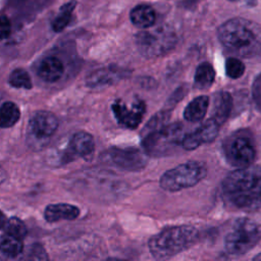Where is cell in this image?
Wrapping results in <instances>:
<instances>
[{"mask_svg":"<svg viewBox=\"0 0 261 261\" xmlns=\"http://www.w3.org/2000/svg\"><path fill=\"white\" fill-rule=\"evenodd\" d=\"M225 200L238 209L261 208V166L250 165L230 172L222 181Z\"/></svg>","mask_w":261,"mask_h":261,"instance_id":"cell-1","label":"cell"},{"mask_svg":"<svg viewBox=\"0 0 261 261\" xmlns=\"http://www.w3.org/2000/svg\"><path fill=\"white\" fill-rule=\"evenodd\" d=\"M220 43L240 57H253L261 51V28L245 18H231L217 32Z\"/></svg>","mask_w":261,"mask_h":261,"instance_id":"cell-2","label":"cell"},{"mask_svg":"<svg viewBox=\"0 0 261 261\" xmlns=\"http://www.w3.org/2000/svg\"><path fill=\"white\" fill-rule=\"evenodd\" d=\"M198 230L191 225L166 227L149 240V250L156 259H168L190 248L198 240Z\"/></svg>","mask_w":261,"mask_h":261,"instance_id":"cell-3","label":"cell"},{"mask_svg":"<svg viewBox=\"0 0 261 261\" xmlns=\"http://www.w3.org/2000/svg\"><path fill=\"white\" fill-rule=\"evenodd\" d=\"M207 175V167L200 161H189L165 171L160 178V186L168 192H177L191 188Z\"/></svg>","mask_w":261,"mask_h":261,"instance_id":"cell-4","label":"cell"},{"mask_svg":"<svg viewBox=\"0 0 261 261\" xmlns=\"http://www.w3.org/2000/svg\"><path fill=\"white\" fill-rule=\"evenodd\" d=\"M138 50L145 57H160L168 53L176 44V35L168 27L145 29L136 37Z\"/></svg>","mask_w":261,"mask_h":261,"instance_id":"cell-5","label":"cell"},{"mask_svg":"<svg viewBox=\"0 0 261 261\" xmlns=\"http://www.w3.org/2000/svg\"><path fill=\"white\" fill-rule=\"evenodd\" d=\"M184 136V125L179 122L171 123L145 135L142 145L148 155L164 156L181 144Z\"/></svg>","mask_w":261,"mask_h":261,"instance_id":"cell-6","label":"cell"},{"mask_svg":"<svg viewBox=\"0 0 261 261\" xmlns=\"http://www.w3.org/2000/svg\"><path fill=\"white\" fill-rule=\"evenodd\" d=\"M222 148L226 161L237 168L250 166L255 161L256 148L253 137L248 130L240 129L228 136Z\"/></svg>","mask_w":261,"mask_h":261,"instance_id":"cell-7","label":"cell"},{"mask_svg":"<svg viewBox=\"0 0 261 261\" xmlns=\"http://www.w3.org/2000/svg\"><path fill=\"white\" fill-rule=\"evenodd\" d=\"M259 229L248 218L238 219L224 238V248L229 255L241 256L249 252L259 241Z\"/></svg>","mask_w":261,"mask_h":261,"instance_id":"cell-8","label":"cell"},{"mask_svg":"<svg viewBox=\"0 0 261 261\" xmlns=\"http://www.w3.org/2000/svg\"><path fill=\"white\" fill-rule=\"evenodd\" d=\"M112 112L117 122L130 129H135L141 123L146 111L145 102L139 99L133 101L128 106L121 100H116L111 105Z\"/></svg>","mask_w":261,"mask_h":261,"instance_id":"cell-9","label":"cell"},{"mask_svg":"<svg viewBox=\"0 0 261 261\" xmlns=\"http://www.w3.org/2000/svg\"><path fill=\"white\" fill-rule=\"evenodd\" d=\"M105 162L125 170H140L146 164L145 155L137 149L112 148L103 154Z\"/></svg>","mask_w":261,"mask_h":261,"instance_id":"cell-10","label":"cell"},{"mask_svg":"<svg viewBox=\"0 0 261 261\" xmlns=\"http://www.w3.org/2000/svg\"><path fill=\"white\" fill-rule=\"evenodd\" d=\"M58 127V120L56 116L49 111L40 110L35 112L29 121L30 136L39 141L48 140L51 138Z\"/></svg>","mask_w":261,"mask_h":261,"instance_id":"cell-11","label":"cell"},{"mask_svg":"<svg viewBox=\"0 0 261 261\" xmlns=\"http://www.w3.org/2000/svg\"><path fill=\"white\" fill-rule=\"evenodd\" d=\"M220 124L212 117L204 122L195 132L184 136L181 145L186 150H194L203 144L212 142L218 135Z\"/></svg>","mask_w":261,"mask_h":261,"instance_id":"cell-12","label":"cell"},{"mask_svg":"<svg viewBox=\"0 0 261 261\" xmlns=\"http://www.w3.org/2000/svg\"><path fill=\"white\" fill-rule=\"evenodd\" d=\"M80 215V209L67 203L50 204L45 208L44 217L48 222H56L61 219L74 220Z\"/></svg>","mask_w":261,"mask_h":261,"instance_id":"cell-13","label":"cell"},{"mask_svg":"<svg viewBox=\"0 0 261 261\" xmlns=\"http://www.w3.org/2000/svg\"><path fill=\"white\" fill-rule=\"evenodd\" d=\"M64 72V66L60 59L57 57H46L44 58L38 68L39 75L46 82L54 83L57 82Z\"/></svg>","mask_w":261,"mask_h":261,"instance_id":"cell-14","label":"cell"},{"mask_svg":"<svg viewBox=\"0 0 261 261\" xmlns=\"http://www.w3.org/2000/svg\"><path fill=\"white\" fill-rule=\"evenodd\" d=\"M70 148L75 155L88 157L95 150L94 138L87 132H77L70 140Z\"/></svg>","mask_w":261,"mask_h":261,"instance_id":"cell-15","label":"cell"},{"mask_svg":"<svg viewBox=\"0 0 261 261\" xmlns=\"http://www.w3.org/2000/svg\"><path fill=\"white\" fill-rule=\"evenodd\" d=\"M132 22L140 29L151 28L156 20V14L153 8L149 5L140 4L136 6L129 14Z\"/></svg>","mask_w":261,"mask_h":261,"instance_id":"cell-16","label":"cell"},{"mask_svg":"<svg viewBox=\"0 0 261 261\" xmlns=\"http://www.w3.org/2000/svg\"><path fill=\"white\" fill-rule=\"evenodd\" d=\"M231 109L232 98L230 94L227 92H220L217 94V96H215L212 118L221 124L228 118Z\"/></svg>","mask_w":261,"mask_h":261,"instance_id":"cell-17","label":"cell"},{"mask_svg":"<svg viewBox=\"0 0 261 261\" xmlns=\"http://www.w3.org/2000/svg\"><path fill=\"white\" fill-rule=\"evenodd\" d=\"M209 105V98L207 96H199L192 100L184 111V116L188 121H201L207 113Z\"/></svg>","mask_w":261,"mask_h":261,"instance_id":"cell-18","label":"cell"},{"mask_svg":"<svg viewBox=\"0 0 261 261\" xmlns=\"http://www.w3.org/2000/svg\"><path fill=\"white\" fill-rule=\"evenodd\" d=\"M20 118L19 107L11 102L6 101L0 106V127L7 128L13 126Z\"/></svg>","mask_w":261,"mask_h":261,"instance_id":"cell-19","label":"cell"},{"mask_svg":"<svg viewBox=\"0 0 261 261\" xmlns=\"http://www.w3.org/2000/svg\"><path fill=\"white\" fill-rule=\"evenodd\" d=\"M215 80V71L213 66L208 62H203L198 65L195 72V87L203 90L211 87Z\"/></svg>","mask_w":261,"mask_h":261,"instance_id":"cell-20","label":"cell"},{"mask_svg":"<svg viewBox=\"0 0 261 261\" xmlns=\"http://www.w3.org/2000/svg\"><path fill=\"white\" fill-rule=\"evenodd\" d=\"M119 74L118 71L112 69H99L87 77V85L89 87H103L118 80Z\"/></svg>","mask_w":261,"mask_h":261,"instance_id":"cell-21","label":"cell"},{"mask_svg":"<svg viewBox=\"0 0 261 261\" xmlns=\"http://www.w3.org/2000/svg\"><path fill=\"white\" fill-rule=\"evenodd\" d=\"M76 6V2L74 0L68 1L65 4H63L59 10L57 15L54 17L53 21H52V29L55 32H61L63 31L67 24L69 23L70 19H71V14L74 10Z\"/></svg>","mask_w":261,"mask_h":261,"instance_id":"cell-22","label":"cell"},{"mask_svg":"<svg viewBox=\"0 0 261 261\" xmlns=\"http://www.w3.org/2000/svg\"><path fill=\"white\" fill-rule=\"evenodd\" d=\"M23 249L22 240L6 234L0 241V251L7 257H17Z\"/></svg>","mask_w":261,"mask_h":261,"instance_id":"cell-23","label":"cell"},{"mask_svg":"<svg viewBox=\"0 0 261 261\" xmlns=\"http://www.w3.org/2000/svg\"><path fill=\"white\" fill-rule=\"evenodd\" d=\"M8 83L11 87L17 89H27L30 90L33 87L32 80L30 74L23 68L13 69L8 77Z\"/></svg>","mask_w":261,"mask_h":261,"instance_id":"cell-24","label":"cell"},{"mask_svg":"<svg viewBox=\"0 0 261 261\" xmlns=\"http://www.w3.org/2000/svg\"><path fill=\"white\" fill-rule=\"evenodd\" d=\"M3 229L6 234L18 238L20 240H23L28 233L25 224L17 217H11L7 219Z\"/></svg>","mask_w":261,"mask_h":261,"instance_id":"cell-25","label":"cell"},{"mask_svg":"<svg viewBox=\"0 0 261 261\" xmlns=\"http://www.w3.org/2000/svg\"><path fill=\"white\" fill-rule=\"evenodd\" d=\"M225 71L228 77L239 79L245 72V64L237 57H229L225 62Z\"/></svg>","mask_w":261,"mask_h":261,"instance_id":"cell-26","label":"cell"},{"mask_svg":"<svg viewBox=\"0 0 261 261\" xmlns=\"http://www.w3.org/2000/svg\"><path fill=\"white\" fill-rule=\"evenodd\" d=\"M169 116H170L169 112H166V111H161V112L157 113L156 115H154L152 117V119H150L149 122L147 123V125L145 126L144 135L143 136H145V135H147V134H149L151 132H154V130L164 126L165 125L164 123L166 121H168Z\"/></svg>","mask_w":261,"mask_h":261,"instance_id":"cell-27","label":"cell"},{"mask_svg":"<svg viewBox=\"0 0 261 261\" xmlns=\"http://www.w3.org/2000/svg\"><path fill=\"white\" fill-rule=\"evenodd\" d=\"M253 100L257 109L261 112V73L256 77L253 84Z\"/></svg>","mask_w":261,"mask_h":261,"instance_id":"cell-28","label":"cell"},{"mask_svg":"<svg viewBox=\"0 0 261 261\" xmlns=\"http://www.w3.org/2000/svg\"><path fill=\"white\" fill-rule=\"evenodd\" d=\"M11 34L10 20L5 15H0V39H6Z\"/></svg>","mask_w":261,"mask_h":261,"instance_id":"cell-29","label":"cell"},{"mask_svg":"<svg viewBox=\"0 0 261 261\" xmlns=\"http://www.w3.org/2000/svg\"><path fill=\"white\" fill-rule=\"evenodd\" d=\"M7 219H8V218L6 217V215L0 210V229H3V228H4Z\"/></svg>","mask_w":261,"mask_h":261,"instance_id":"cell-30","label":"cell"},{"mask_svg":"<svg viewBox=\"0 0 261 261\" xmlns=\"http://www.w3.org/2000/svg\"><path fill=\"white\" fill-rule=\"evenodd\" d=\"M7 178V173L6 171L0 166V185H2Z\"/></svg>","mask_w":261,"mask_h":261,"instance_id":"cell-31","label":"cell"},{"mask_svg":"<svg viewBox=\"0 0 261 261\" xmlns=\"http://www.w3.org/2000/svg\"><path fill=\"white\" fill-rule=\"evenodd\" d=\"M254 260H261V253H260L259 255L255 256V257H254Z\"/></svg>","mask_w":261,"mask_h":261,"instance_id":"cell-32","label":"cell"},{"mask_svg":"<svg viewBox=\"0 0 261 261\" xmlns=\"http://www.w3.org/2000/svg\"><path fill=\"white\" fill-rule=\"evenodd\" d=\"M31 1H41V0H31Z\"/></svg>","mask_w":261,"mask_h":261,"instance_id":"cell-33","label":"cell"},{"mask_svg":"<svg viewBox=\"0 0 261 261\" xmlns=\"http://www.w3.org/2000/svg\"><path fill=\"white\" fill-rule=\"evenodd\" d=\"M229 1H238V0H229Z\"/></svg>","mask_w":261,"mask_h":261,"instance_id":"cell-34","label":"cell"}]
</instances>
